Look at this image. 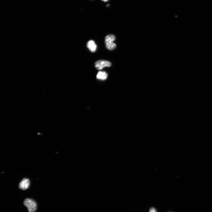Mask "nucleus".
<instances>
[{"label":"nucleus","instance_id":"5","mask_svg":"<svg viewBox=\"0 0 212 212\" xmlns=\"http://www.w3.org/2000/svg\"><path fill=\"white\" fill-rule=\"evenodd\" d=\"M87 46L91 52H95L97 46L94 41L92 40L89 41L87 43Z\"/></svg>","mask_w":212,"mask_h":212},{"label":"nucleus","instance_id":"8","mask_svg":"<svg viewBox=\"0 0 212 212\" xmlns=\"http://www.w3.org/2000/svg\"><path fill=\"white\" fill-rule=\"evenodd\" d=\"M102 1L105 2H106L108 1L109 0H102Z\"/></svg>","mask_w":212,"mask_h":212},{"label":"nucleus","instance_id":"4","mask_svg":"<svg viewBox=\"0 0 212 212\" xmlns=\"http://www.w3.org/2000/svg\"><path fill=\"white\" fill-rule=\"evenodd\" d=\"M30 184L29 180L28 179H24L20 183L19 188L22 190H25L29 188Z\"/></svg>","mask_w":212,"mask_h":212},{"label":"nucleus","instance_id":"2","mask_svg":"<svg viewBox=\"0 0 212 212\" xmlns=\"http://www.w3.org/2000/svg\"><path fill=\"white\" fill-rule=\"evenodd\" d=\"M24 204L28 209L29 212H34L37 209V204L34 200L30 199L25 200Z\"/></svg>","mask_w":212,"mask_h":212},{"label":"nucleus","instance_id":"3","mask_svg":"<svg viewBox=\"0 0 212 212\" xmlns=\"http://www.w3.org/2000/svg\"><path fill=\"white\" fill-rule=\"evenodd\" d=\"M111 65L110 62L104 60H99L95 63V66L98 70H101L105 67H110Z\"/></svg>","mask_w":212,"mask_h":212},{"label":"nucleus","instance_id":"6","mask_svg":"<svg viewBox=\"0 0 212 212\" xmlns=\"http://www.w3.org/2000/svg\"><path fill=\"white\" fill-rule=\"evenodd\" d=\"M107 74L104 72H99L98 73L97 78L100 80H104L107 79Z\"/></svg>","mask_w":212,"mask_h":212},{"label":"nucleus","instance_id":"1","mask_svg":"<svg viewBox=\"0 0 212 212\" xmlns=\"http://www.w3.org/2000/svg\"><path fill=\"white\" fill-rule=\"evenodd\" d=\"M115 39V37L113 34H109L106 36L105 39V43L106 48L107 49L112 50L114 49L116 45L113 42Z\"/></svg>","mask_w":212,"mask_h":212},{"label":"nucleus","instance_id":"7","mask_svg":"<svg viewBox=\"0 0 212 212\" xmlns=\"http://www.w3.org/2000/svg\"><path fill=\"white\" fill-rule=\"evenodd\" d=\"M149 212H157L156 209L154 207H151L149 209Z\"/></svg>","mask_w":212,"mask_h":212}]
</instances>
